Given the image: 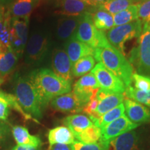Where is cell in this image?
Instances as JSON below:
<instances>
[{
    "instance_id": "b9f144b4",
    "label": "cell",
    "mask_w": 150,
    "mask_h": 150,
    "mask_svg": "<svg viewBox=\"0 0 150 150\" xmlns=\"http://www.w3.org/2000/svg\"><path fill=\"white\" fill-rule=\"evenodd\" d=\"M15 0H0V6L7 4L12 3Z\"/></svg>"
},
{
    "instance_id": "f6af8a7d",
    "label": "cell",
    "mask_w": 150,
    "mask_h": 150,
    "mask_svg": "<svg viewBox=\"0 0 150 150\" xmlns=\"http://www.w3.org/2000/svg\"><path fill=\"white\" fill-rule=\"evenodd\" d=\"M4 13V12H3L2 11H1V10H0V15H1V13Z\"/></svg>"
},
{
    "instance_id": "d590c367",
    "label": "cell",
    "mask_w": 150,
    "mask_h": 150,
    "mask_svg": "<svg viewBox=\"0 0 150 150\" xmlns=\"http://www.w3.org/2000/svg\"><path fill=\"white\" fill-rule=\"evenodd\" d=\"M9 106L4 101H0V120L6 121L8 117Z\"/></svg>"
},
{
    "instance_id": "7bdbcfd3",
    "label": "cell",
    "mask_w": 150,
    "mask_h": 150,
    "mask_svg": "<svg viewBox=\"0 0 150 150\" xmlns=\"http://www.w3.org/2000/svg\"><path fill=\"white\" fill-rule=\"evenodd\" d=\"M3 93L4 92H1L0 91V101L1 100V99H2V95H3Z\"/></svg>"
},
{
    "instance_id": "ee69618b",
    "label": "cell",
    "mask_w": 150,
    "mask_h": 150,
    "mask_svg": "<svg viewBox=\"0 0 150 150\" xmlns=\"http://www.w3.org/2000/svg\"><path fill=\"white\" fill-rule=\"evenodd\" d=\"M2 82H3V79H2V78L0 77V85H1V84L2 83Z\"/></svg>"
},
{
    "instance_id": "9c48e42d",
    "label": "cell",
    "mask_w": 150,
    "mask_h": 150,
    "mask_svg": "<svg viewBox=\"0 0 150 150\" xmlns=\"http://www.w3.org/2000/svg\"><path fill=\"white\" fill-rule=\"evenodd\" d=\"M91 72L95 75L100 88L115 93H125L126 86L120 79L106 68L102 63H98Z\"/></svg>"
},
{
    "instance_id": "2e32d148",
    "label": "cell",
    "mask_w": 150,
    "mask_h": 150,
    "mask_svg": "<svg viewBox=\"0 0 150 150\" xmlns=\"http://www.w3.org/2000/svg\"><path fill=\"white\" fill-rule=\"evenodd\" d=\"M138 136L134 130L116 137L108 142L107 150H135Z\"/></svg>"
},
{
    "instance_id": "f35d334b",
    "label": "cell",
    "mask_w": 150,
    "mask_h": 150,
    "mask_svg": "<svg viewBox=\"0 0 150 150\" xmlns=\"http://www.w3.org/2000/svg\"><path fill=\"white\" fill-rule=\"evenodd\" d=\"M49 150H72L71 145H64V144H55L50 145Z\"/></svg>"
},
{
    "instance_id": "60d3db41",
    "label": "cell",
    "mask_w": 150,
    "mask_h": 150,
    "mask_svg": "<svg viewBox=\"0 0 150 150\" xmlns=\"http://www.w3.org/2000/svg\"><path fill=\"white\" fill-rule=\"evenodd\" d=\"M4 16H5L4 13H1V15H0V32H1V30H2V28L4 26Z\"/></svg>"
},
{
    "instance_id": "7402d4cb",
    "label": "cell",
    "mask_w": 150,
    "mask_h": 150,
    "mask_svg": "<svg viewBox=\"0 0 150 150\" xmlns=\"http://www.w3.org/2000/svg\"><path fill=\"white\" fill-rule=\"evenodd\" d=\"M63 122L65 126L70 129L74 136L94 125L89 117L81 114H74L67 116L63 120Z\"/></svg>"
},
{
    "instance_id": "30bf717a",
    "label": "cell",
    "mask_w": 150,
    "mask_h": 150,
    "mask_svg": "<svg viewBox=\"0 0 150 150\" xmlns=\"http://www.w3.org/2000/svg\"><path fill=\"white\" fill-rule=\"evenodd\" d=\"M99 88L100 86L96 77L90 72L81 76L74 83L72 92L84 107Z\"/></svg>"
},
{
    "instance_id": "e0dca14e",
    "label": "cell",
    "mask_w": 150,
    "mask_h": 150,
    "mask_svg": "<svg viewBox=\"0 0 150 150\" xmlns=\"http://www.w3.org/2000/svg\"><path fill=\"white\" fill-rule=\"evenodd\" d=\"M81 20L79 17H67L60 19L56 28V34L61 40H68L75 34Z\"/></svg>"
},
{
    "instance_id": "ac0fdd59",
    "label": "cell",
    "mask_w": 150,
    "mask_h": 150,
    "mask_svg": "<svg viewBox=\"0 0 150 150\" xmlns=\"http://www.w3.org/2000/svg\"><path fill=\"white\" fill-rule=\"evenodd\" d=\"M95 27L99 31H108L114 27L113 16L102 7L93 8L90 11Z\"/></svg>"
},
{
    "instance_id": "ab89813d",
    "label": "cell",
    "mask_w": 150,
    "mask_h": 150,
    "mask_svg": "<svg viewBox=\"0 0 150 150\" xmlns=\"http://www.w3.org/2000/svg\"><path fill=\"white\" fill-rule=\"evenodd\" d=\"M11 150H40V147H29V146L24 145H16Z\"/></svg>"
},
{
    "instance_id": "8992f818",
    "label": "cell",
    "mask_w": 150,
    "mask_h": 150,
    "mask_svg": "<svg viewBox=\"0 0 150 150\" xmlns=\"http://www.w3.org/2000/svg\"><path fill=\"white\" fill-rule=\"evenodd\" d=\"M142 31V24L139 20L114 27L106 32V36L108 42L125 55V45L127 41L138 38Z\"/></svg>"
},
{
    "instance_id": "7c38bea8",
    "label": "cell",
    "mask_w": 150,
    "mask_h": 150,
    "mask_svg": "<svg viewBox=\"0 0 150 150\" xmlns=\"http://www.w3.org/2000/svg\"><path fill=\"white\" fill-rule=\"evenodd\" d=\"M55 13L66 17H79L90 12L93 7L81 0H57Z\"/></svg>"
},
{
    "instance_id": "4dcf8cb0",
    "label": "cell",
    "mask_w": 150,
    "mask_h": 150,
    "mask_svg": "<svg viewBox=\"0 0 150 150\" xmlns=\"http://www.w3.org/2000/svg\"><path fill=\"white\" fill-rule=\"evenodd\" d=\"M124 95L127 98L133 99L142 104H145L150 108V91H141L129 86L126 88Z\"/></svg>"
},
{
    "instance_id": "74e56055",
    "label": "cell",
    "mask_w": 150,
    "mask_h": 150,
    "mask_svg": "<svg viewBox=\"0 0 150 150\" xmlns=\"http://www.w3.org/2000/svg\"><path fill=\"white\" fill-rule=\"evenodd\" d=\"M83 2H85L86 4H88L89 6L93 7V8H96L102 6L108 0H81Z\"/></svg>"
},
{
    "instance_id": "484cf974",
    "label": "cell",
    "mask_w": 150,
    "mask_h": 150,
    "mask_svg": "<svg viewBox=\"0 0 150 150\" xmlns=\"http://www.w3.org/2000/svg\"><path fill=\"white\" fill-rule=\"evenodd\" d=\"M95 66V59L93 56L82 58L72 65V75L74 77H80L88 74Z\"/></svg>"
},
{
    "instance_id": "836d02e7",
    "label": "cell",
    "mask_w": 150,
    "mask_h": 150,
    "mask_svg": "<svg viewBox=\"0 0 150 150\" xmlns=\"http://www.w3.org/2000/svg\"><path fill=\"white\" fill-rule=\"evenodd\" d=\"M10 43L11 47L13 51L15 52V54L18 56V58L21 57L24 53V50H25V47L24 46L22 40L16 34V31L12 27L11 28Z\"/></svg>"
},
{
    "instance_id": "6da1fadb",
    "label": "cell",
    "mask_w": 150,
    "mask_h": 150,
    "mask_svg": "<svg viewBox=\"0 0 150 150\" xmlns=\"http://www.w3.org/2000/svg\"><path fill=\"white\" fill-rule=\"evenodd\" d=\"M28 78L33 84L43 108L60 95L70 93L72 84L48 68H40L30 73Z\"/></svg>"
},
{
    "instance_id": "4fadbf2b",
    "label": "cell",
    "mask_w": 150,
    "mask_h": 150,
    "mask_svg": "<svg viewBox=\"0 0 150 150\" xmlns=\"http://www.w3.org/2000/svg\"><path fill=\"white\" fill-rule=\"evenodd\" d=\"M123 104L126 115L132 122L138 125L150 122V110L144 105L127 97Z\"/></svg>"
},
{
    "instance_id": "d4e9b609",
    "label": "cell",
    "mask_w": 150,
    "mask_h": 150,
    "mask_svg": "<svg viewBox=\"0 0 150 150\" xmlns=\"http://www.w3.org/2000/svg\"><path fill=\"white\" fill-rule=\"evenodd\" d=\"M138 6H139V3L132 4L124 11L114 15V26L117 27L138 20Z\"/></svg>"
},
{
    "instance_id": "f1b7e54d",
    "label": "cell",
    "mask_w": 150,
    "mask_h": 150,
    "mask_svg": "<svg viewBox=\"0 0 150 150\" xmlns=\"http://www.w3.org/2000/svg\"><path fill=\"white\" fill-rule=\"evenodd\" d=\"M142 0H108L100 7L112 15H115L130 6L141 2Z\"/></svg>"
},
{
    "instance_id": "8d00e7d4",
    "label": "cell",
    "mask_w": 150,
    "mask_h": 150,
    "mask_svg": "<svg viewBox=\"0 0 150 150\" xmlns=\"http://www.w3.org/2000/svg\"><path fill=\"white\" fill-rule=\"evenodd\" d=\"M10 133V127L4 122L0 121V144L4 140Z\"/></svg>"
},
{
    "instance_id": "cb8c5ba5",
    "label": "cell",
    "mask_w": 150,
    "mask_h": 150,
    "mask_svg": "<svg viewBox=\"0 0 150 150\" xmlns=\"http://www.w3.org/2000/svg\"><path fill=\"white\" fill-rule=\"evenodd\" d=\"M19 58L12 49L0 52V77L7 76L14 70Z\"/></svg>"
},
{
    "instance_id": "1f68e13d",
    "label": "cell",
    "mask_w": 150,
    "mask_h": 150,
    "mask_svg": "<svg viewBox=\"0 0 150 150\" xmlns=\"http://www.w3.org/2000/svg\"><path fill=\"white\" fill-rule=\"evenodd\" d=\"M138 16L142 26H150V0H142L139 3Z\"/></svg>"
},
{
    "instance_id": "5b68a950",
    "label": "cell",
    "mask_w": 150,
    "mask_h": 150,
    "mask_svg": "<svg viewBox=\"0 0 150 150\" xmlns=\"http://www.w3.org/2000/svg\"><path fill=\"white\" fill-rule=\"evenodd\" d=\"M74 36L95 50L110 45L106 33L95 27L90 12H86L81 16L79 24Z\"/></svg>"
},
{
    "instance_id": "f546056e",
    "label": "cell",
    "mask_w": 150,
    "mask_h": 150,
    "mask_svg": "<svg viewBox=\"0 0 150 150\" xmlns=\"http://www.w3.org/2000/svg\"><path fill=\"white\" fill-rule=\"evenodd\" d=\"M125 108L123 103L117 106V107L114 108L113 109L109 110L107 112L104 114L99 118V120L94 124L95 126L99 127L100 129L107 125L108 124L112 122V121L115 120L117 118L120 117L123 114H125Z\"/></svg>"
},
{
    "instance_id": "3957f363",
    "label": "cell",
    "mask_w": 150,
    "mask_h": 150,
    "mask_svg": "<svg viewBox=\"0 0 150 150\" xmlns=\"http://www.w3.org/2000/svg\"><path fill=\"white\" fill-rule=\"evenodd\" d=\"M14 91L19 104L28 115L36 121L37 119L42 118L44 108L36 90L29 78L18 76L16 81Z\"/></svg>"
},
{
    "instance_id": "44dd1931",
    "label": "cell",
    "mask_w": 150,
    "mask_h": 150,
    "mask_svg": "<svg viewBox=\"0 0 150 150\" xmlns=\"http://www.w3.org/2000/svg\"><path fill=\"white\" fill-rule=\"evenodd\" d=\"M39 0H15L8 11L12 18H29Z\"/></svg>"
},
{
    "instance_id": "9a60e30c",
    "label": "cell",
    "mask_w": 150,
    "mask_h": 150,
    "mask_svg": "<svg viewBox=\"0 0 150 150\" xmlns=\"http://www.w3.org/2000/svg\"><path fill=\"white\" fill-rule=\"evenodd\" d=\"M65 51L70 58L72 65L79 60L88 56H94L95 49L81 42L74 35L68 39L65 45Z\"/></svg>"
},
{
    "instance_id": "4316f807",
    "label": "cell",
    "mask_w": 150,
    "mask_h": 150,
    "mask_svg": "<svg viewBox=\"0 0 150 150\" xmlns=\"http://www.w3.org/2000/svg\"><path fill=\"white\" fill-rule=\"evenodd\" d=\"M75 139L86 144H94L99 142L101 138V129L93 125V126L75 135Z\"/></svg>"
},
{
    "instance_id": "8fae6325",
    "label": "cell",
    "mask_w": 150,
    "mask_h": 150,
    "mask_svg": "<svg viewBox=\"0 0 150 150\" xmlns=\"http://www.w3.org/2000/svg\"><path fill=\"white\" fill-rule=\"evenodd\" d=\"M52 71L63 79L72 84L73 81L72 63L66 52L61 49H55L52 57Z\"/></svg>"
},
{
    "instance_id": "ffe728a7",
    "label": "cell",
    "mask_w": 150,
    "mask_h": 150,
    "mask_svg": "<svg viewBox=\"0 0 150 150\" xmlns=\"http://www.w3.org/2000/svg\"><path fill=\"white\" fill-rule=\"evenodd\" d=\"M50 145L55 144L71 145L75 141L73 133L66 126H59L50 129L47 134Z\"/></svg>"
},
{
    "instance_id": "83f0119b",
    "label": "cell",
    "mask_w": 150,
    "mask_h": 150,
    "mask_svg": "<svg viewBox=\"0 0 150 150\" xmlns=\"http://www.w3.org/2000/svg\"><path fill=\"white\" fill-rule=\"evenodd\" d=\"M29 18H11V25L13 28L16 34L22 40L26 47L28 41V29H29Z\"/></svg>"
},
{
    "instance_id": "603a6c76",
    "label": "cell",
    "mask_w": 150,
    "mask_h": 150,
    "mask_svg": "<svg viewBox=\"0 0 150 150\" xmlns=\"http://www.w3.org/2000/svg\"><path fill=\"white\" fill-rule=\"evenodd\" d=\"M125 98V96L124 94L109 93L107 96L99 102L98 106L96 110L97 116L100 117L106 112L117 107L124 102Z\"/></svg>"
},
{
    "instance_id": "d6986e66",
    "label": "cell",
    "mask_w": 150,
    "mask_h": 150,
    "mask_svg": "<svg viewBox=\"0 0 150 150\" xmlns=\"http://www.w3.org/2000/svg\"><path fill=\"white\" fill-rule=\"evenodd\" d=\"M12 134L18 145L34 147H40L42 145V141L39 137L31 135L29 130L22 126L13 127Z\"/></svg>"
},
{
    "instance_id": "52a82bcc",
    "label": "cell",
    "mask_w": 150,
    "mask_h": 150,
    "mask_svg": "<svg viewBox=\"0 0 150 150\" xmlns=\"http://www.w3.org/2000/svg\"><path fill=\"white\" fill-rule=\"evenodd\" d=\"M48 38L44 32L36 31L33 33L26 45L25 62L28 65H38L40 63L48 50Z\"/></svg>"
},
{
    "instance_id": "7a4b0ae2",
    "label": "cell",
    "mask_w": 150,
    "mask_h": 150,
    "mask_svg": "<svg viewBox=\"0 0 150 150\" xmlns=\"http://www.w3.org/2000/svg\"><path fill=\"white\" fill-rule=\"evenodd\" d=\"M95 61L102 63L106 68L124 82L126 88L132 83L134 68L124 54L111 45L106 47L97 48L94 54Z\"/></svg>"
},
{
    "instance_id": "5bb4252c",
    "label": "cell",
    "mask_w": 150,
    "mask_h": 150,
    "mask_svg": "<svg viewBox=\"0 0 150 150\" xmlns=\"http://www.w3.org/2000/svg\"><path fill=\"white\" fill-rule=\"evenodd\" d=\"M51 106L54 110L63 112L77 113L83 110V105L81 104L76 95L72 93L56 97L51 101Z\"/></svg>"
},
{
    "instance_id": "d6a6232c",
    "label": "cell",
    "mask_w": 150,
    "mask_h": 150,
    "mask_svg": "<svg viewBox=\"0 0 150 150\" xmlns=\"http://www.w3.org/2000/svg\"><path fill=\"white\" fill-rule=\"evenodd\" d=\"M132 81H134V86L136 89L144 91H150V76L134 73L131 77Z\"/></svg>"
},
{
    "instance_id": "e575fe53",
    "label": "cell",
    "mask_w": 150,
    "mask_h": 150,
    "mask_svg": "<svg viewBox=\"0 0 150 150\" xmlns=\"http://www.w3.org/2000/svg\"><path fill=\"white\" fill-rule=\"evenodd\" d=\"M71 147L72 150H106L99 142L94 144H86L76 140L71 144Z\"/></svg>"
},
{
    "instance_id": "277c9868",
    "label": "cell",
    "mask_w": 150,
    "mask_h": 150,
    "mask_svg": "<svg viewBox=\"0 0 150 150\" xmlns=\"http://www.w3.org/2000/svg\"><path fill=\"white\" fill-rule=\"evenodd\" d=\"M137 42V46L129 54V63L134 65L139 74L150 76V26H142Z\"/></svg>"
},
{
    "instance_id": "ba28073f",
    "label": "cell",
    "mask_w": 150,
    "mask_h": 150,
    "mask_svg": "<svg viewBox=\"0 0 150 150\" xmlns=\"http://www.w3.org/2000/svg\"><path fill=\"white\" fill-rule=\"evenodd\" d=\"M138 125H139L138 124L132 122L125 114H123L120 117L101 129V138L99 142L107 150L108 142L110 140L125 133L133 131L136 129Z\"/></svg>"
}]
</instances>
